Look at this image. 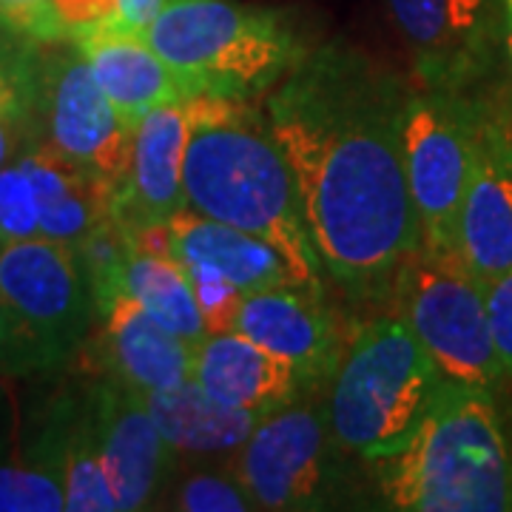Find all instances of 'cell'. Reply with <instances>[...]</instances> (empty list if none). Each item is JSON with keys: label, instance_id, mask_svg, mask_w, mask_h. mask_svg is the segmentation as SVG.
Returning <instances> with one entry per match:
<instances>
[{"label": "cell", "instance_id": "1", "mask_svg": "<svg viewBox=\"0 0 512 512\" xmlns=\"http://www.w3.org/2000/svg\"><path fill=\"white\" fill-rule=\"evenodd\" d=\"M410 86L342 40L313 46L265 97L328 282L353 313L390 308L419 217L404 171Z\"/></svg>", "mask_w": 512, "mask_h": 512}, {"label": "cell", "instance_id": "2", "mask_svg": "<svg viewBox=\"0 0 512 512\" xmlns=\"http://www.w3.org/2000/svg\"><path fill=\"white\" fill-rule=\"evenodd\" d=\"M185 109V208L268 242L299 288L328 296L299 185L268 117L254 103L220 97H194Z\"/></svg>", "mask_w": 512, "mask_h": 512}, {"label": "cell", "instance_id": "3", "mask_svg": "<svg viewBox=\"0 0 512 512\" xmlns=\"http://www.w3.org/2000/svg\"><path fill=\"white\" fill-rule=\"evenodd\" d=\"M498 393L444 379L413 441L370 467L379 507L512 512V419Z\"/></svg>", "mask_w": 512, "mask_h": 512}, {"label": "cell", "instance_id": "4", "mask_svg": "<svg viewBox=\"0 0 512 512\" xmlns=\"http://www.w3.org/2000/svg\"><path fill=\"white\" fill-rule=\"evenodd\" d=\"M146 43L194 97L256 103L311 52L299 23L239 0H163Z\"/></svg>", "mask_w": 512, "mask_h": 512}, {"label": "cell", "instance_id": "5", "mask_svg": "<svg viewBox=\"0 0 512 512\" xmlns=\"http://www.w3.org/2000/svg\"><path fill=\"white\" fill-rule=\"evenodd\" d=\"M441 370L399 313H370L350 330L325 384L330 430L367 467L402 453L439 393Z\"/></svg>", "mask_w": 512, "mask_h": 512}, {"label": "cell", "instance_id": "6", "mask_svg": "<svg viewBox=\"0 0 512 512\" xmlns=\"http://www.w3.org/2000/svg\"><path fill=\"white\" fill-rule=\"evenodd\" d=\"M353 461L330 430L322 387L259 421L234 467L259 510L313 512L359 498Z\"/></svg>", "mask_w": 512, "mask_h": 512}, {"label": "cell", "instance_id": "7", "mask_svg": "<svg viewBox=\"0 0 512 512\" xmlns=\"http://www.w3.org/2000/svg\"><path fill=\"white\" fill-rule=\"evenodd\" d=\"M387 311L399 313L447 382L501 390L507 373L487 319L484 282L458 251L416 248L396 279Z\"/></svg>", "mask_w": 512, "mask_h": 512}, {"label": "cell", "instance_id": "8", "mask_svg": "<svg viewBox=\"0 0 512 512\" xmlns=\"http://www.w3.org/2000/svg\"><path fill=\"white\" fill-rule=\"evenodd\" d=\"M476 117V94L410 89L402 148L421 248L458 251V214L473 163Z\"/></svg>", "mask_w": 512, "mask_h": 512}, {"label": "cell", "instance_id": "9", "mask_svg": "<svg viewBox=\"0 0 512 512\" xmlns=\"http://www.w3.org/2000/svg\"><path fill=\"white\" fill-rule=\"evenodd\" d=\"M32 143L52 148L114 191L126 180L131 128L120 120L72 40L69 46L63 40L40 49Z\"/></svg>", "mask_w": 512, "mask_h": 512}, {"label": "cell", "instance_id": "10", "mask_svg": "<svg viewBox=\"0 0 512 512\" xmlns=\"http://www.w3.org/2000/svg\"><path fill=\"white\" fill-rule=\"evenodd\" d=\"M421 89L476 94L504 72V0H387Z\"/></svg>", "mask_w": 512, "mask_h": 512}, {"label": "cell", "instance_id": "11", "mask_svg": "<svg viewBox=\"0 0 512 512\" xmlns=\"http://www.w3.org/2000/svg\"><path fill=\"white\" fill-rule=\"evenodd\" d=\"M0 293L69 362L97 325L89 276L74 245L43 237H0Z\"/></svg>", "mask_w": 512, "mask_h": 512}, {"label": "cell", "instance_id": "12", "mask_svg": "<svg viewBox=\"0 0 512 512\" xmlns=\"http://www.w3.org/2000/svg\"><path fill=\"white\" fill-rule=\"evenodd\" d=\"M473 163L458 214V256L490 282L512 271V126L493 86L476 92Z\"/></svg>", "mask_w": 512, "mask_h": 512}, {"label": "cell", "instance_id": "13", "mask_svg": "<svg viewBox=\"0 0 512 512\" xmlns=\"http://www.w3.org/2000/svg\"><path fill=\"white\" fill-rule=\"evenodd\" d=\"M100 461L117 501V512L157 510L177 456L154 424L143 396L111 376L89 379Z\"/></svg>", "mask_w": 512, "mask_h": 512}, {"label": "cell", "instance_id": "14", "mask_svg": "<svg viewBox=\"0 0 512 512\" xmlns=\"http://www.w3.org/2000/svg\"><path fill=\"white\" fill-rule=\"evenodd\" d=\"M234 330L291 362L313 387L328 384L348 342L336 313L330 311L328 296L299 285L245 293L234 316Z\"/></svg>", "mask_w": 512, "mask_h": 512}, {"label": "cell", "instance_id": "15", "mask_svg": "<svg viewBox=\"0 0 512 512\" xmlns=\"http://www.w3.org/2000/svg\"><path fill=\"white\" fill-rule=\"evenodd\" d=\"M92 362L100 376H111L137 393L194 379V345L160 325L126 291L97 313Z\"/></svg>", "mask_w": 512, "mask_h": 512}, {"label": "cell", "instance_id": "16", "mask_svg": "<svg viewBox=\"0 0 512 512\" xmlns=\"http://www.w3.org/2000/svg\"><path fill=\"white\" fill-rule=\"evenodd\" d=\"M69 40L89 63L94 80L131 131L148 111L194 100L174 69L148 46L143 32L103 20L77 29Z\"/></svg>", "mask_w": 512, "mask_h": 512}, {"label": "cell", "instance_id": "17", "mask_svg": "<svg viewBox=\"0 0 512 512\" xmlns=\"http://www.w3.org/2000/svg\"><path fill=\"white\" fill-rule=\"evenodd\" d=\"M188 146V109L148 111L131 131V160L123 185L114 191V217L131 234L168 225L185 208L183 160Z\"/></svg>", "mask_w": 512, "mask_h": 512}, {"label": "cell", "instance_id": "18", "mask_svg": "<svg viewBox=\"0 0 512 512\" xmlns=\"http://www.w3.org/2000/svg\"><path fill=\"white\" fill-rule=\"evenodd\" d=\"M194 379L220 402L271 416L305 399L313 387L291 362L237 330L208 333L194 348Z\"/></svg>", "mask_w": 512, "mask_h": 512}, {"label": "cell", "instance_id": "19", "mask_svg": "<svg viewBox=\"0 0 512 512\" xmlns=\"http://www.w3.org/2000/svg\"><path fill=\"white\" fill-rule=\"evenodd\" d=\"M140 396L168 447L174 450L177 464L237 456L256 424L265 419L262 413L220 402L197 379L168 390H146Z\"/></svg>", "mask_w": 512, "mask_h": 512}, {"label": "cell", "instance_id": "20", "mask_svg": "<svg viewBox=\"0 0 512 512\" xmlns=\"http://www.w3.org/2000/svg\"><path fill=\"white\" fill-rule=\"evenodd\" d=\"M168 239L180 262L208 265L242 293L296 285L288 262L268 242L191 208H180L168 220Z\"/></svg>", "mask_w": 512, "mask_h": 512}, {"label": "cell", "instance_id": "21", "mask_svg": "<svg viewBox=\"0 0 512 512\" xmlns=\"http://www.w3.org/2000/svg\"><path fill=\"white\" fill-rule=\"evenodd\" d=\"M123 291L134 302H140L160 325L191 342L194 348L208 336L194 285L185 274L183 262L171 251L168 225L131 234Z\"/></svg>", "mask_w": 512, "mask_h": 512}, {"label": "cell", "instance_id": "22", "mask_svg": "<svg viewBox=\"0 0 512 512\" xmlns=\"http://www.w3.org/2000/svg\"><path fill=\"white\" fill-rule=\"evenodd\" d=\"M18 163L35 185L40 205V234L66 245H77L114 208V188L80 171L52 148L32 143Z\"/></svg>", "mask_w": 512, "mask_h": 512}, {"label": "cell", "instance_id": "23", "mask_svg": "<svg viewBox=\"0 0 512 512\" xmlns=\"http://www.w3.org/2000/svg\"><path fill=\"white\" fill-rule=\"evenodd\" d=\"M157 510L180 512H248L259 510L254 495L242 484L237 467L214 461H188L183 473L174 470L157 501Z\"/></svg>", "mask_w": 512, "mask_h": 512}, {"label": "cell", "instance_id": "24", "mask_svg": "<svg viewBox=\"0 0 512 512\" xmlns=\"http://www.w3.org/2000/svg\"><path fill=\"white\" fill-rule=\"evenodd\" d=\"M60 365H66V359L0 293V379L43 376Z\"/></svg>", "mask_w": 512, "mask_h": 512}, {"label": "cell", "instance_id": "25", "mask_svg": "<svg viewBox=\"0 0 512 512\" xmlns=\"http://www.w3.org/2000/svg\"><path fill=\"white\" fill-rule=\"evenodd\" d=\"M60 510H66L60 473L26 456H20V461H0V512Z\"/></svg>", "mask_w": 512, "mask_h": 512}, {"label": "cell", "instance_id": "26", "mask_svg": "<svg viewBox=\"0 0 512 512\" xmlns=\"http://www.w3.org/2000/svg\"><path fill=\"white\" fill-rule=\"evenodd\" d=\"M0 35L49 46L69 40V26L55 0H0Z\"/></svg>", "mask_w": 512, "mask_h": 512}, {"label": "cell", "instance_id": "27", "mask_svg": "<svg viewBox=\"0 0 512 512\" xmlns=\"http://www.w3.org/2000/svg\"><path fill=\"white\" fill-rule=\"evenodd\" d=\"M40 234V205L26 168L15 163L0 168V237L20 239Z\"/></svg>", "mask_w": 512, "mask_h": 512}, {"label": "cell", "instance_id": "28", "mask_svg": "<svg viewBox=\"0 0 512 512\" xmlns=\"http://www.w3.org/2000/svg\"><path fill=\"white\" fill-rule=\"evenodd\" d=\"M185 274L194 285V296L200 305L205 330L208 333H225L234 330V316H237L239 302L245 293L234 288L228 279H222L214 268L200 265V262H183Z\"/></svg>", "mask_w": 512, "mask_h": 512}, {"label": "cell", "instance_id": "29", "mask_svg": "<svg viewBox=\"0 0 512 512\" xmlns=\"http://www.w3.org/2000/svg\"><path fill=\"white\" fill-rule=\"evenodd\" d=\"M484 299L498 362L507 373V382H512V271L484 282Z\"/></svg>", "mask_w": 512, "mask_h": 512}, {"label": "cell", "instance_id": "30", "mask_svg": "<svg viewBox=\"0 0 512 512\" xmlns=\"http://www.w3.org/2000/svg\"><path fill=\"white\" fill-rule=\"evenodd\" d=\"M55 3L69 26V37L92 23L117 20V0H55Z\"/></svg>", "mask_w": 512, "mask_h": 512}, {"label": "cell", "instance_id": "31", "mask_svg": "<svg viewBox=\"0 0 512 512\" xmlns=\"http://www.w3.org/2000/svg\"><path fill=\"white\" fill-rule=\"evenodd\" d=\"M163 0H117V20L120 26H126L131 32H143L151 18L157 15Z\"/></svg>", "mask_w": 512, "mask_h": 512}, {"label": "cell", "instance_id": "32", "mask_svg": "<svg viewBox=\"0 0 512 512\" xmlns=\"http://www.w3.org/2000/svg\"><path fill=\"white\" fill-rule=\"evenodd\" d=\"M26 146H29V134L18 123L0 117V168L9 165V160H18Z\"/></svg>", "mask_w": 512, "mask_h": 512}, {"label": "cell", "instance_id": "33", "mask_svg": "<svg viewBox=\"0 0 512 512\" xmlns=\"http://www.w3.org/2000/svg\"><path fill=\"white\" fill-rule=\"evenodd\" d=\"M495 94H498V100H501V106H504V111H507V120H510L512 126V86L504 80V77H498L493 83Z\"/></svg>", "mask_w": 512, "mask_h": 512}, {"label": "cell", "instance_id": "34", "mask_svg": "<svg viewBox=\"0 0 512 512\" xmlns=\"http://www.w3.org/2000/svg\"><path fill=\"white\" fill-rule=\"evenodd\" d=\"M501 77L512 86V18L507 20V32H504V72Z\"/></svg>", "mask_w": 512, "mask_h": 512}, {"label": "cell", "instance_id": "35", "mask_svg": "<svg viewBox=\"0 0 512 512\" xmlns=\"http://www.w3.org/2000/svg\"><path fill=\"white\" fill-rule=\"evenodd\" d=\"M9 410H12V404H9V393L0 387V436H3V427H6V421H9Z\"/></svg>", "mask_w": 512, "mask_h": 512}, {"label": "cell", "instance_id": "36", "mask_svg": "<svg viewBox=\"0 0 512 512\" xmlns=\"http://www.w3.org/2000/svg\"><path fill=\"white\" fill-rule=\"evenodd\" d=\"M504 12H507V20L512 18V0H504Z\"/></svg>", "mask_w": 512, "mask_h": 512}]
</instances>
